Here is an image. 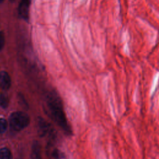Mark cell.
Here are the masks:
<instances>
[{"label":"cell","instance_id":"cell-1","mask_svg":"<svg viewBox=\"0 0 159 159\" xmlns=\"http://www.w3.org/2000/svg\"><path fill=\"white\" fill-rule=\"evenodd\" d=\"M47 104L52 116L57 123L66 132L71 133V131L66 120L60 99L52 94L48 98Z\"/></svg>","mask_w":159,"mask_h":159},{"label":"cell","instance_id":"cell-2","mask_svg":"<svg viewBox=\"0 0 159 159\" xmlns=\"http://www.w3.org/2000/svg\"><path fill=\"white\" fill-rule=\"evenodd\" d=\"M29 116L24 112L16 111L10 115L9 124L14 130L19 131L23 130L29 125Z\"/></svg>","mask_w":159,"mask_h":159},{"label":"cell","instance_id":"cell-3","mask_svg":"<svg viewBox=\"0 0 159 159\" xmlns=\"http://www.w3.org/2000/svg\"><path fill=\"white\" fill-rule=\"evenodd\" d=\"M11 86V80L9 74L2 71L0 73V86L3 90H7Z\"/></svg>","mask_w":159,"mask_h":159},{"label":"cell","instance_id":"cell-4","mask_svg":"<svg viewBox=\"0 0 159 159\" xmlns=\"http://www.w3.org/2000/svg\"><path fill=\"white\" fill-rule=\"evenodd\" d=\"M37 125H38V134L40 137L45 136L49 129L48 125L44 119L39 117L37 119Z\"/></svg>","mask_w":159,"mask_h":159},{"label":"cell","instance_id":"cell-5","mask_svg":"<svg viewBox=\"0 0 159 159\" xmlns=\"http://www.w3.org/2000/svg\"><path fill=\"white\" fill-rule=\"evenodd\" d=\"M30 159H42L40 145L37 140H34L32 143Z\"/></svg>","mask_w":159,"mask_h":159},{"label":"cell","instance_id":"cell-6","mask_svg":"<svg viewBox=\"0 0 159 159\" xmlns=\"http://www.w3.org/2000/svg\"><path fill=\"white\" fill-rule=\"evenodd\" d=\"M12 156L10 150L6 147L0 148V159H12Z\"/></svg>","mask_w":159,"mask_h":159},{"label":"cell","instance_id":"cell-7","mask_svg":"<svg viewBox=\"0 0 159 159\" xmlns=\"http://www.w3.org/2000/svg\"><path fill=\"white\" fill-rule=\"evenodd\" d=\"M9 105V98L6 94L1 93L0 94V106L2 108L6 109Z\"/></svg>","mask_w":159,"mask_h":159},{"label":"cell","instance_id":"cell-8","mask_svg":"<svg viewBox=\"0 0 159 159\" xmlns=\"http://www.w3.org/2000/svg\"><path fill=\"white\" fill-rule=\"evenodd\" d=\"M7 128V122L4 118H0V134L4 133Z\"/></svg>","mask_w":159,"mask_h":159},{"label":"cell","instance_id":"cell-9","mask_svg":"<svg viewBox=\"0 0 159 159\" xmlns=\"http://www.w3.org/2000/svg\"><path fill=\"white\" fill-rule=\"evenodd\" d=\"M52 156L55 159H65V155L57 149H55L52 152Z\"/></svg>","mask_w":159,"mask_h":159},{"label":"cell","instance_id":"cell-10","mask_svg":"<svg viewBox=\"0 0 159 159\" xmlns=\"http://www.w3.org/2000/svg\"><path fill=\"white\" fill-rule=\"evenodd\" d=\"M5 43V37L4 32L2 31H0V50H1Z\"/></svg>","mask_w":159,"mask_h":159},{"label":"cell","instance_id":"cell-11","mask_svg":"<svg viewBox=\"0 0 159 159\" xmlns=\"http://www.w3.org/2000/svg\"><path fill=\"white\" fill-rule=\"evenodd\" d=\"M19 102L20 104L22 105V106L23 107H25V108H27L28 107V104L27 103V102L25 101L24 96L21 94H19Z\"/></svg>","mask_w":159,"mask_h":159},{"label":"cell","instance_id":"cell-12","mask_svg":"<svg viewBox=\"0 0 159 159\" xmlns=\"http://www.w3.org/2000/svg\"><path fill=\"white\" fill-rule=\"evenodd\" d=\"M14 1H15V0H9V1H10L11 2H13Z\"/></svg>","mask_w":159,"mask_h":159},{"label":"cell","instance_id":"cell-13","mask_svg":"<svg viewBox=\"0 0 159 159\" xmlns=\"http://www.w3.org/2000/svg\"><path fill=\"white\" fill-rule=\"evenodd\" d=\"M4 0H0V3H1Z\"/></svg>","mask_w":159,"mask_h":159},{"label":"cell","instance_id":"cell-14","mask_svg":"<svg viewBox=\"0 0 159 159\" xmlns=\"http://www.w3.org/2000/svg\"><path fill=\"white\" fill-rule=\"evenodd\" d=\"M19 159H22V158H19Z\"/></svg>","mask_w":159,"mask_h":159}]
</instances>
